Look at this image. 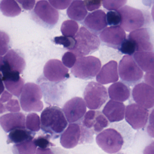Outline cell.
Returning a JSON list of instances; mask_svg holds the SVG:
<instances>
[{
  "instance_id": "1",
  "label": "cell",
  "mask_w": 154,
  "mask_h": 154,
  "mask_svg": "<svg viewBox=\"0 0 154 154\" xmlns=\"http://www.w3.org/2000/svg\"><path fill=\"white\" fill-rule=\"evenodd\" d=\"M40 122L41 129L53 139L59 137L68 125L63 111L56 106L45 108L41 113Z\"/></svg>"
},
{
  "instance_id": "2",
  "label": "cell",
  "mask_w": 154,
  "mask_h": 154,
  "mask_svg": "<svg viewBox=\"0 0 154 154\" xmlns=\"http://www.w3.org/2000/svg\"><path fill=\"white\" fill-rule=\"evenodd\" d=\"M74 38L75 45L70 51L74 53L77 57L85 56L95 52L100 45L97 35L85 27H82Z\"/></svg>"
},
{
  "instance_id": "3",
  "label": "cell",
  "mask_w": 154,
  "mask_h": 154,
  "mask_svg": "<svg viewBox=\"0 0 154 154\" xmlns=\"http://www.w3.org/2000/svg\"><path fill=\"white\" fill-rule=\"evenodd\" d=\"M42 90L39 85L33 83L24 85L20 95V103L22 109L27 112H40L44 108Z\"/></svg>"
},
{
  "instance_id": "4",
  "label": "cell",
  "mask_w": 154,
  "mask_h": 154,
  "mask_svg": "<svg viewBox=\"0 0 154 154\" xmlns=\"http://www.w3.org/2000/svg\"><path fill=\"white\" fill-rule=\"evenodd\" d=\"M101 67L100 60L94 56L78 57L71 72L76 78L82 80L93 79L97 75Z\"/></svg>"
},
{
  "instance_id": "5",
  "label": "cell",
  "mask_w": 154,
  "mask_h": 154,
  "mask_svg": "<svg viewBox=\"0 0 154 154\" xmlns=\"http://www.w3.org/2000/svg\"><path fill=\"white\" fill-rule=\"evenodd\" d=\"M93 134L82 125L75 122L70 123L61 135L60 143L65 148H73L79 143L85 142L87 137L90 139L92 138Z\"/></svg>"
},
{
  "instance_id": "6",
  "label": "cell",
  "mask_w": 154,
  "mask_h": 154,
  "mask_svg": "<svg viewBox=\"0 0 154 154\" xmlns=\"http://www.w3.org/2000/svg\"><path fill=\"white\" fill-rule=\"evenodd\" d=\"M118 72L122 81L128 86L136 85L143 76V71L133 57L128 55L124 56L120 61Z\"/></svg>"
},
{
  "instance_id": "7",
  "label": "cell",
  "mask_w": 154,
  "mask_h": 154,
  "mask_svg": "<svg viewBox=\"0 0 154 154\" xmlns=\"http://www.w3.org/2000/svg\"><path fill=\"white\" fill-rule=\"evenodd\" d=\"M33 20L39 25L51 28L59 20V13L46 0L38 2L32 13Z\"/></svg>"
},
{
  "instance_id": "8",
  "label": "cell",
  "mask_w": 154,
  "mask_h": 154,
  "mask_svg": "<svg viewBox=\"0 0 154 154\" xmlns=\"http://www.w3.org/2000/svg\"><path fill=\"white\" fill-rule=\"evenodd\" d=\"M86 106L91 110L99 109L109 98L107 89L99 82H91L86 85L84 92Z\"/></svg>"
},
{
  "instance_id": "9",
  "label": "cell",
  "mask_w": 154,
  "mask_h": 154,
  "mask_svg": "<svg viewBox=\"0 0 154 154\" xmlns=\"http://www.w3.org/2000/svg\"><path fill=\"white\" fill-rule=\"evenodd\" d=\"M96 141L98 146L108 154H114L119 151L124 142L121 133L115 129L110 128L98 133Z\"/></svg>"
},
{
  "instance_id": "10",
  "label": "cell",
  "mask_w": 154,
  "mask_h": 154,
  "mask_svg": "<svg viewBox=\"0 0 154 154\" xmlns=\"http://www.w3.org/2000/svg\"><path fill=\"white\" fill-rule=\"evenodd\" d=\"M121 16L120 26L127 32L143 27L146 19L143 12L137 9L125 6L117 10Z\"/></svg>"
},
{
  "instance_id": "11",
  "label": "cell",
  "mask_w": 154,
  "mask_h": 154,
  "mask_svg": "<svg viewBox=\"0 0 154 154\" xmlns=\"http://www.w3.org/2000/svg\"><path fill=\"white\" fill-rule=\"evenodd\" d=\"M125 109V120L134 129H140L146 126L149 119L147 109L137 103H131Z\"/></svg>"
},
{
  "instance_id": "12",
  "label": "cell",
  "mask_w": 154,
  "mask_h": 154,
  "mask_svg": "<svg viewBox=\"0 0 154 154\" xmlns=\"http://www.w3.org/2000/svg\"><path fill=\"white\" fill-rule=\"evenodd\" d=\"M45 77L50 82H58L70 77L69 70L58 59H51L47 62L44 68Z\"/></svg>"
},
{
  "instance_id": "13",
  "label": "cell",
  "mask_w": 154,
  "mask_h": 154,
  "mask_svg": "<svg viewBox=\"0 0 154 154\" xmlns=\"http://www.w3.org/2000/svg\"><path fill=\"white\" fill-rule=\"evenodd\" d=\"M63 111L67 122H75L84 116L86 112V104L82 98L74 97L65 103Z\"/></svg>"
},
{
  "instance_id": "14",
  "label": "cell",
  "mask_w": 154,
  "mask_h": 154,
  "mask_svg": "<svg viewBox=\"0 0 154 154\" xmlns=\"http://www.w3.org/2000/svg\"><path fill=\"white\" fill-rule=\"evenodd\" d=\"M132 96L136 103L146 109H151L154 106V88L147 84H136L132 90Z\"/></svg>"
},
{
  "instance_id": "15",
  "label": "cell",
  "mask_w": 154,
  "mask_h": 154,
  "mask_svg": "<svg viewBox=\"0 0 154 154\" xmlns=\"http://www.w3.org/2000/svg\"><path fill=\"white\" fill-rule=\"evenodd\" d=\"M100 37L101 40L106 45L116 49H119L127 38L125 31L120 26L105 28L101 32Z\"/></svg>"
},
{
  "instance_id": "16",
  "label": "cell",
  "mask_w": 154,
  "mask_h": 154,
  "mask_svg": "<svg viewBox=\"0 0 154 154\" xmlns=\"http://www.w3.org/2000/svg\"><path fill=\"white\" fill-rule=\"evenodd\" d=\"M109 124V121L102 112L94 110L88 111L85 113L82 120L83 126L93 134L100 133Z\"/></svg>"
},
{
  "instance_id": "17",
  "label": "cell",
  "mask_w": 154,
  "mask_h": 154,
  "mask_svg": "<svg viewBox=\"0 0 154 154\" xmlns=\"http://www.w3.org/2000/svg\"><path fill=\"white\" fill-rule=\"evenodd\" d=\"M128 38L136 44L137 51H153V38L150 30L141 28L131 31Z\"/></svg>"
},
{
  "instance_id": "18",
  "label": "cell",
  "mask_w": 154,
  "mask_h": 154,
  "mask_svg": "<svg viewBox=\"0 0 154 154\" xmlns=\"http://www.w3.org/2000/svg\"><path fill=\"white\" fill-rule=\"evenodd\" d=\"M84 24L89 31L95 35H99L108 25L106 14L102 10L95 11L88 14Z\"/></svg>"
},
{
  "instance_id": "19",
  "label": "cell",
  "mask_w": 154,
  "mask_h": 154,
  "mask_svg": "<svg viewBox=\"0 0 154 154\" xmlns=\"http://www.w3.org/2000/svg\"><path fill=\"white\" fill-rule=\"evenodd\" d=\"M26 117L22 112H11L0 118V125L6 132L13 130L26 128Z\"/></svg>"
},
{
  "instance_id": "20",
  "label": "cell",
  "mask_w": 154,
  "mask_h": 154,
  "mask_svg": "<svg viewBox=\"0 0 154 154\" xmlns=\"http://www.w3.org/2000/svg\"><path fill=\"white\" fill-rule=\"evenodd\" d=\"M119 79L118 63L111 60L100 69L96 80L101 84L106 85L118 82Z\"/></svg>"
},
{
  "instance_id": "21",
  "label": "cell",
  "mask_w": 154,
  "mask_h": 154,
  "mask_svg": "<svg viewBox=\"0 0 154 154\" xmlns=\"http://www.w3.org/2000/svg\"><path fill=\"white\" fill-rule=\"evenodd\" d=\"M125 105L122 102L111 100L103 108L102 113L111 122H119L125 118Z\"/></svg>"
},
{
  "instance_id": "22",
  "label": "cell",
  "mask_w": 154,
  "mask_h": 154,
  "mask_svg": "<svg viewBox=\"0 0 154 154\" xmlns=\"http://www.w3.org/2000/svg\"><path fill=\"white\" fill-rule=\"evenodd\" d=\"M3 66L11 71L21 74L26 67L25 59L13 49L9 50L3 57Z\"/></svg>"
},
{
  "instance_id": "23",
  "label": "cell",
  "mask_w": 154,
  "mask_h": 154,
  "mask_svg": "<svg viewBox=\"0 0 154 154\" xmlns=\"http://www.w3.org/2000/svg\"><path fill=\"white\" fill-rule=\"evenodd\" d=\"M131 90L128 85L123 82H115L108 88V94L111 100L118 101H126L130 96Z\"/></svg>"
},
{
  "instance_id": "24",
  "label": "cell",
  "mask_w": 154,
  "mask_h": 154,
  "mask_svg": "<svg viewBox=\"0 0 154 154\" xmlns=\"http://www.w3.org/2000/svg\"><path fill=\"white\" fill-rule=\"evenodd\" d=\"M133 59L144 72L154 71V54L153 51H138L133 54Z\"/></svg>"
},
{
  "instance_id": "25",
  "label": "cell",
  "mask_w": 154,
  "mask_h": 154,
  "mask_svg": "<svg viewBox=\"0 0 154 154\" xmlns=\"http://www.w3.org/2000/svg\"><path fill=\"white\" fill-rule=\"evenodd\" d=\"M66 13L71 19L81 21L85 18L88 12L83 1L74 0L69 5Z\"/></svg>"
},
{
  "instance_id": "26",
  "label": "cell",
  "mask_w": 154,
  "mask_h": 154,
  "mask_svg": "<svg viewBox=\"0 0 154 154\" xmlns=\"http://www.w3.org/2000/svg\"><path fill=\"white\" fill-rule=\"evenodd\" d=\"M35 135V132H32L26 128L16 129L10 132L8 137L7 143L8 144L21 143L28 140L33 139Z\"/></svg>"
},
{
  "instance_id": "27",
  "label": "cell",
  "mask_w": 154,
  "mask_h": 154,
  "mask_svg": "<svg viewBox=\"0 0 154 154\" xmlns=\"http://www.w3.org/2000/svg\"><path fill=\"white\" fill-rule=\"evenodd\" d=\"M0 10L8 17H17L20 14L21 9L15 0H2L0 2Z\"/></svg>"
},
{
  "instance_id": "28",
  "label": "cell",
  "mask_w": 154,
  "mask_h": 154,
  "mask_svg": "<svg viewBox=\"0 0 154 154\" xmlns=\"http://www.w3.org/2000/svg\"><path fill=\"white\" fill-rule=\"evenodd\" d=\"M51 136L47 134L46 136H41L33 140L34 143L36 146H38L37 154H51L52 153L50 146H55V145L50 141Z\"/></svg>"
},
{
  "instance_id": "29",
  "label": "cell",
  "mask_w": 154,
  "mask_h": 154,
  "mask_svg": "<svg viewBox=\"0 0 154 154\" xmlns=\"http://www.w3.org/2000/svg\"><path fill=\"white\" fill-rule=\"evenodd\" d=\"M3 83L7 90L11 94L19 97L25 85V81L21 77L15 80H3Z\"/></svg>"
},
{
  "instance_id": "30",
  "label": "cell",
  "mask_w": 154,
  "mask_h": 154,
  "mask_svg": "<svg viewBox=\"0 0 154 154\" xmlns=\"http://www.w3.org/2000/svg\"><path fill=\"white\" fill-rule=\"evenodd\" d=\"M36 148L33 139L28 140L14 145L13 147V152L16 154H35Z\"/></svg>"
},
{
  "instance_id": "31",
  "label": "cell",
  "mask_w": 154,
  "mask_h": 154,
  "mask_svg": "<svg viewBox=\"0 0 154 154\" xmlns=\"http://www.w3.org/2000/svg\"><path fill=\"white\" fill-rule=\"evenodd\" d=\"M78 30V23L74 20H66L63 22L61 26V30L63 35L68 37H74Z\"/></svg>"
},
{
  "instance_id": "32",
  "label": "cell",
  "mask_w": 154,
  "mask_h": 154,
  "mask_svg": "<svg viewBox=\"0 0 154 154\" xmlns=\"http://www.w3.org/2000/svg\"><path fill=\"white\" fill-rule=\"evenodd\" d=\"M26 128L32 131H39L41 128V122L39 116L36 113H29L26 119Z\"/></svg>"
},
{
  "instance_id": "33",
  "label": "cell",
  "mask_w": 154,
  "mask_h": 154,
  "mask_svg": "<svg viewBox=\"0 0 154 154\" xmlns=\"http://www.w3.org/2000/svg\"><path fill=\"white\" fill-rule=\"evenodd\" d=\"M122 54L131 56L137 51L136 44L128 38H126L122 42L119 49Z\"/></svg>"
},
{
  "instance_id": "34",
  "label": "cell",
  "mask_w": 154,
  "mask_h": 154,
  "mask_svg": "<svg viewBox=\"0 0 154 154\" xmlns=\"http://www.w3.org/2000/svg\"><path fill=\"white\" fill-rule=\"evenodd\" d=\"M128 0H102L104 8L109 11H117L127 3Z\"/></svg>"
},
{
  "instance_id": "35",
  "label": "cell",
  "mask_w": 154,
  "mask_h": 154,
  "mask_svg": "<svg viewBox=\"0 0 154 154\" xmlns=\"http://www.w3.org/2000/svg\"><path fill=\"white\" fill-rule=\"evenodd\" d=\"M54 42L57 45H62L65 48L71 51L75 45L74 38L68 37L65 36L56 37L54 38Z\"/></svg>"
},
{
  "instance_id": "36",
  "label": "cell",
  "mask_w": 154,
  "mask_h": 154,
  "mask_svg": "<svg viewBox=\"0 0 154 154\" xmlns=\"http://www.w3.org/2000/svg\"><path fill=\"white\" fill-rule=\"evenodd\" d=\"M106 21L110 26H119L121 22V16L117 11H110L107 13Z\"/></svg>"
},
{
  "instance_id": "37",
  "label": "cell",
  "mask_w": 154,
  "mask_h": 154,
  "mask_svg": "<svg viewBox=\"0 0 154 154\" xmlns=\"http://www.w3.org/2000/svg\"><path fill=\"white\" fill-rule=\"evenodd\" d=\"M10 38L5 32L0 31V55L6 54L9 49Z\"/></svg>"
},
{
  "instance_id": "38",
  "label": "cell",
  "mask_w": 154,
  "mask_h": 154,
  "mask_svg": "<svg viewBox=\"0 0 154 154\" xmlns=\"http://www.w3.org/2000/svg\"><path fill=\"white\" fill-rule=\"evenodd\" d=\"M77 57L75 54L71 51L66 52L62 57V62L65 66L71 68L74 66Z\"/></svg>"
},
{
  "instance_id": "39",
  "label": "cell",
  "mask_w": 154,
  "mask_h": 154,
  "mask_svg": "<svg viewBox=\"0 0 154 154\" xmlns=\"http://www.w3.org/2000/svg\"><path fill=\"white\" fill-rule=\"evenodd\" d=\"M72 0H48L52 6L57 9L64 10L67 8Z\"/></svg>"
},
{
  "instance_id": "40",
  "label": "cell",
  "mask_w": 154,
  "mask_h": 154,
  "mask_svg": "<svg viewBox=\"0 0 154 154\" xmlns=\"http://www.w3.org/2000/svg\"><path fill=\"white\" fill-rule=\"evenodd\" d=\"M84 3L87 10L94 11L98 9L101 6L102 0H84Z\"/></svg>"
},
{
  "instance_id": "41",
  "label": "cell",
  "mask_w": 154,
  "mask_h": 154,
  "mask_svg": "<svg viewBox=\"0 0 154 154\" xmlns=\"http://www.w3.org/2000/svg\"><path fill=\"white\" fill-rule=\"evenodd\" d=\"M6 109L11 112H19L20 110V106L18 100H11L8 101V103L5 105Z\"/></svg>"
},
{
  "instance_id": "42",
  "label": "cell",
  "mask_w": 154,
  "mask_h": 154,
  "mask_svg": "<svg viewBox=\"0 0 154 154\" xmlns=\"http://www.w3.org/2000/svg\"><path fill=\"white\" fill-rule=\"evenodd\" d=\"M22 8L25 10L30 11L33 9L35 4V0H16Z\"/></svg>"
},
{
  "instance_id": "43",
  "label": "cell",
  "mask_w": 154,
  "mask_h": 154,
  "mask_svg": "<svg viewBox=\"0 0 154 154\" xmlns=\"http://www.w3.org/2000/svg\"><path fill=\"white\" fill-rule=\"evenodd\" d=\"M153 78H154V71L146 72L145 77V81L147 83L146 84L151 85L152 87H154Z\"/></svg>"
},
{
  "instance_id": "44",
  "label": "cell",
  "mask_w": 154,
  "mask_h": 154,
  "mask_svg": "<svg viewBox=\"0 0 154 154\" xmlns=\"http://www.w3.org/2000/svg\"><path fill=\"white\" fill-rule=\"evenodd\" d=\"M12 95L10 92L8 91H4L2 94L0 100L2 103H5L10 100L12 98Z\"/></svg>"
},
{
  "instance_id": "45",
  "label": "cell",
  "mask_w": 154,
  "mask_h": 154,
  "mask_svg": "<svg viewBox=\"0 0 154 154\" xmlns=\"http://www.w3.org/2000/svg\"><path fill=\"white\" fill-rule=\"evenodd\" d=\"M5 106L3 104V103L0 100V114L4 113L7 111Z\"/></svg>"
},
{
  "instance_id": "46",
  "label": "cell",
  "mask_w": 154,
  "mask_h": 154,
  "mask_svg": "<svg viewBox=\"0 0 154 154\" xmlns=\"http://www.w3.org/2000/svg\"><path fill=\"white\" fill-rule=\"evenodd\" d=\"M5 90L4 83H3L2 79H0V95L3 93Z\"/></svg>"
},
{
  "instance_id": "47",
  "label": "cell",
  "mask_w": 154,
  "mask_h": 154,
  "mask_svg": "<svg viewBox=\"0 0 154 154\" xmlns=\"http://www.w3.org/2000/svg\"><path fill=\"white\" fill-rule=\"evenodd\" d=\"M3 64V57L0 55V68Z\"/></svg>"
},
{
  "instance_id": "48",
  "label": "cell",
  "mask_w": 154,
  "mask_h": 154,
  "mask_svg": "<svg viewBox=\"0 0 154 154\" xmlns=\"http://www.w3.org/2000/svg\"><path fill=\"white\" fill-rule=\"evenodd\" d=\"M2 74L1 73V70H0V79H2Z\"/></svg>"
}]
</instances>
